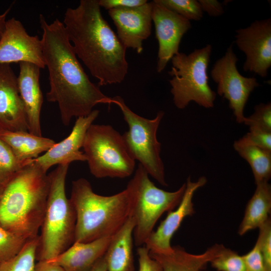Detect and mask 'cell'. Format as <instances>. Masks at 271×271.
I'll use <instances>...</instances> for the list:
<instances>
[{"mask_svg": "<svg viewBox=\"0 0 271 271\" xmlns=\"http://www.w3.org/2000/svg\"><path fill=\"white\" fill-rule=\"evenodd\" d=\"M207 179L204 176L200 177L196 182H192L190 177L187 178L185 192L177 208L168 212L166 217L146 241L145 246L149 252L167 253L172 250V238L184 218L195 213L192 201L193 196L197 190L205 185Z\"/></svg>", "mask_w": 271, "mask_h": 271, "instance_id": "obj_14", "label": "cell"}, {"mask_svg": "<svg viewBox=\"0 0 271 271\" xmlns=\"http://www.w3.org/2000/svg\"><path fill=\"white\" fill-rule=\"evenodd\" d=\"M211 51L212 46L207 45L189 54L179 52L171 59L169 83L177 108L184 109L192 101L205 108L214 106L216 93L208 84L207 73Z\"/></svg>", "mask_w": 271, "mask_h": 271, "instance_id": "obj_7", "label": "cell"}, {"mask_svg": "<svg viewBox=\"0 0 271 271\" xmlns=\"http://www.w3.org/2000/svg\"><path fill=\"white\" fill-rule=\"evenodd\" d=\"M186 183L177 190L169 192L157 187L140 164L127 185L130 195V214L134 222L133 242L138 247L145 243L158 219L165 212L178 206L186 189Z\"/></svg>", "mask_w": 271, "mask_h": 271, "instance_id": "obj_6", "label": "cell"}, {"mask_svg": "<svg viewBox=\"0 0 271 271\" xmlns=\"http://www.w3.org/2000/svg\"><path fill=\"white\" fill-rule=\"evenodd\" d=\"M246 271H265L259 241L257 240L254 247L242 255Z\"/></svg>", "mask_w": 271, "mask_h": 271, "instance_id": "obj_33", "label": "cell"}, {"mask_svg": "<svg viewBox=\"0 0 271 271\" xmlns=\"http://www.w3.org/2000/svg\"><path fill=\"white\" fill-rule=\"evenodd\" d=\"M19 65L18 86L25 110L28 131L41 137L40 112L43 98L39 83L41 68L26 62H20Z\"/></svg>", "mask_w": 271, "mask_h": 271, "instance_id": "obj_18", "label": "cell"}, {"mask_svg": "<svg viewBox=\"0 0 271 271\" xmlns=\"http://www.w3.org/2000/svg\"><path fill=\"white\" fill-rule=\"evenodd\" d=\"M42 51L49 72V102L58 104L61 118L68 125L72 118L86 116L98 104L109 105L110 97L92 83L79 62L63 22L49 24L40 15Z\"/></svg>", "mask_w": 271, "mask_h": 271, "instance_id": "obj_1", "label": "cell"}, {"mask_svg": "<svg viewBox=\"0 0 271 271\" xmlns=\"http://www.w3.org/2000/svg\"><path fill=\"white\" fill-rule=\"evenodd\" d=\"M233 148L249 164L255 184L268 182L271 177V151L257 147L243 145L235 141Z\"/></svg>", "mask_w": 271, "mask_h": 271, "instance_id": "obj_24", "label": "cell"}, {"mask_svg": "<svg viewBox=\"0 0 271 271\" xmlns=\"http://www.w3.org/2000/svg\"><path fill=\"white\" fill-rule=\"evenodd\" d=\"M210 263L217 271H246L242 256L225 247Z\"/></svg>", "mask_w": 271, "mask_h": 271, "instance_id": "obj_29", "label": "cell"}, {"mask_svg": "<svg viewBox=\"0 0 271 271\" xmlns=\"http://www.w3.org/2000/svg\"><path fill=\"white\" fill-rule=\"evenodd\" d=\"M152 17L159 44L157 71L161 73L172 57L179 52L181 39L191 24L190 21L155 0L153 1Z\"/></svg>", "mask_w": 271, "mask_h": 271, "instance_id": "obj_13", "label": "cell"}, {"mask_svg": "<svg viewBox=\"0 0 271 271\" xmlns=\"http://www.w3.org/2000/svg\"><path fill=\"white\" fill-rule=\"evenodd\" d=\"M24 166L9 146L0 139V183L5 186Z\"/></svg>", "mask_w": 271, "mask_h": 271, "instance_id": "obj_26", "label": "cell"}, {"mask_svg": "<svg viewBox=\"0 0 271 271\" xmlns=\"http://www.w3.org/2000/svg\"><path fill=\"white\" fill-rule=\"evenodd\" d=\"M134 222L130 217L112 236L104 256L107 271H134L133 231Z\"/></svg>", "mask_w": 271, "mask_h": 271, "instance_id": "obj_21", "label": "cell"}, {"mask_svg": "<svg viewBox=\"0 0 271 271\" xmlns=\"http://www.w3.org/2000/svg\"><path fill=\"white\" fill-rule=\"evenodd\" d=\"M39 242V235L28 240L17 255L0 263V271H34Z\"/></svg>", "mask_w": 271, "mask_h": 271, "instance_id": "obj_25", "label": "cell"}, {"mask_svg": "<svg viewBox=\"0 0 271 271\" xmlns=\"http://www.w3.org/2000/svg\"><path fill=\"white\" fill-rule=\"evenodd\" d=\"M63 23L76 55L99 86L123 81L126 48L102 17L98 0H81L75 8H68Z\"/></svg>", "mask_w": 271, "mask_h": 271, "instance_id": "obj_2", "label": "cell"}, {"mask_svg": "<svg viewBox=\"0 0 271 271\" xmlns=\"http://www.w3.org/2000/svg\"><path fill=\"white\" fill-rule=\"evenodd\" d=\"M34 271H65L60 266L48 261H39Z\"/></svg>", "mask_w": 271, "mask_h": 271, "instance_id": "obj_37", "label": "cell"}, {"mask_svg": "<svg viewBox=\"0 0 271 271\" xmlns=\"http://www.w3.org/2000/svg\"><path fill=\"white\" fill-rule=\"evenodd\" d=\"M202 271H208V270H205L203 269Z\"/></svg>", "mask_w": 271, "mask_h": 271, "instance_id": "obj_41", "label": "cell"}, {"mask_svg": "<svg viewBox=\"0 0 271 271\" xmlns=\"http://www.w3.org/2000/svg\"><path fill=\"white\" fill-rule=\"evenodd\" d=\"M112 236L87 242H74L65 251L49 259L65 271H89L106 252Z\"/></svg>", "mask_w": 271, "mask_h": 271, "instance_id": "obj_19", "label": "cell"}, {"mask_svg": "<svg viewBox=\"0 0 271 271\" xmlns=\"http://www.w3.org/2000/svg\"><path fill=\"white\" fill-rule=\"evenodd\" d=\"M70 200L76 222L74 242H87L114 235L130 217L128 188L110 196L95 193L84 178L72 182Z\"/></svg>", "mask_w": 271, "mask_h": 271, "instance_id": "obj_4", "label": "cell"}, {"mask_svg": "<svg viewBox=\"0 0 271 271\" xmlns=\"http://www.w3.org/2000/svg\"><path fill=\"white\" fill-rule=\"evenodd\" d=\"M99 113L98 110L93 109L88 115L78 117L68 137L56 143L43 155L31 161L46 173L53 165L70 164L74 161H86L85 156L80 149L83 146L87 129Z\"/></svg>", "mask_w": 271, "mask_h": 271, "instance_id": "obj_16", "label": "cell"}, {"mask_svg": "<svg viewBox=\"0 0 271 271\" xmlns=\"http://www.w3.org/2000/svg\"><path fill=\"white\" fill-rule=\"evenodd\" d=\"M69 165H58L49 174L50 187L36 254L38 261L56 257L74 242L76 215L65 192Z\"/></svg>", "mask_w": 271, "mask_h": 271, "instance_id": "obj_5", "label": "cell"}, {"mask_svg": "<svg viewBox=\"0 0 271 271\" xmlns=\"http://www.w3.org/2000/svg\"><path fill=\"white\" fill-rule=\"evenodd\" d=\"M235 43L246 56L243 70L266 76L271 66V19L255 21L236 30Z\"/></svg>", "mask_w": 271, "mask_h": 271, "instance_id": "obj_11", "label": "cell"}, {"mask_svg": "<svg viewBox=\"0 0 271 271\" xmlns=\"http://www.w3.org/2000/svg\"><path fill=\"white\" fill-rule=\"evenodd\" d=\"M243 123L249 129L271 132V103H260L254 107V113L245 118Z\"/></svg>", "mask_w": 271, "mask_h": 271, "instance_id": "obj_30", "label": "cell"}, {"mask_svg": "<svg viewBox=\"0 0 271 271\" xmlns=\"http://www.w3.org/2000/svg\"><path fill=\"white\" fill-rule=\"evenodd\" d=\"M236 141L243 145L255 146L271 151V132L249 129L248 132Z\"/></svg>", "mask_w": 271, "mask_h": 271, "instance_id": "obj_32", "label": "cell"}, {"mask_svg": "<svg viewBox=\"0 0 271 271\" xmlns=\"http://www.w3.org/2000/svg\"><path fill=\"white\" fill-rule=\"evenodd\" d=\"M23 62L46 67L41 40L29 35L22 23L12 18L6 21L0 39V64Z\"/></svg>", "mask_w": 271, "mask_h": 271, "instance_id": "obj_12", "label": "cell"}, {"mask_svg": "<svg viewBox=\"0 0 271 271\" xmlns=\"http://www.w3.org/2000/svg\"><path fill=\"white\" fill-rule=\"evenodd\" d=\"M100 8L106 10L114 9L129 8L140 6L146 4L147 0H98Z\"/></svg>", "mask_w": 271, "mask_h": 271, "instance_id": "obj_35", "label": "cell"}, {"mask_svg": "<svg viewBox=\"0 0 271 271\" xmlns=\"http://www.w3.org/2000/svg\"><path fill=\"white\" fill-rule=\"evenodd\" d=\"M0 139L11 148L17 159L25 166L26 161L48 151L55 144L52 139L33 135L29 131L0 129Z\"/></svg>", "mask_w": 271, "mask_h": 271, "instance_id": "obj_22", "label": "cell"}, {"mask_svg": "<svg viewBox=\"0 0 271 271\" xmlns=\"http://www.w3.org/2000/svg\"><path fill=\"white\" fill-rule=\"evenodd\" d=\"M4 186H3L1 183H0V201L2 198L3 190H4Z\"/></svg>", "mask_w": 271, "mask_h": 271, "instance_id": "obj_40", "label": "cell"}, {"mask_svg": "<svg viewBox=\"0 0 271 271\" xmlns=\"http://www.w3.org/2000/svg\"><path fill=\"white\" fill-rule=\"evenodd\" d=\"M257 238L263 260L265 271H271V221L270 218L259 228Z\"/></svg>", "mask_w": 271, "mask_h": 271, "instance_id": "obj_31", "label": "cell"}, {"mask_svg": "<svg viewBox=\"0 0 271 271\" xmlns=\"http://www.w3.org/2000/svg\"><path fill=\"white\" fill-rule=\"evenodd\" d=\"M10 10L11 8H9L7 10H6V11L4 13L0 14V39L5 30V25L7 21V16L10 11Z\"/></svg>", "mask_w": 271, "mask_h": 271, "instance_id": "obj_39", "label": "cell"}, {"mask_svg": "<svg viewBox=\"0 0 271 271\" xmlns=\"http://www.w3.org/2000/svg\"><path fill=\"white\" fill-rule=\"evenodd\" d=\"M0 129L28 131L17 77L8 64H0Z\"/></svg>", "mask_w": 271, "mask_h": 271, "instance_id": "obj_17", "label": "cell"}, {"mask_svg": "<svg viewBox=\"0 0 271 271\" xmlns=\"http://www.w3.org/2000/svg\"><path fill=\"white\" fill-rule=\"evenodd\" d=\"M224 246L216 244L201 254H192L183 248L173 246L167 253L149 252L150 256L160 264L162 271H202L206 265L217 255Z\"/></svg>", "mask_w": 271, "mask_h": 271, "instance_id": "obj_20", "label": "cell"}, {"mask_svg": "<svg viewBox=\"0 0 271 271\" xmlns=\"http://www.w3.org/2000/svg\"><path fill=\"white\" fill-rule=\"evenodd\" d=\"M28 241L6 230L0 225V263L14 257Z\"/></svg>", "mask_w": 271, "mask_h": 271, "instance_id": "obj_28", "label": "cell"}, {"mask_svg": "<svg viewBox=\"0 0 271 271\" xmlns=\"http://www.w3.org/2000/svg\"><path fill=\"white\" fill-rule=\"evenodd\" d=\"M82 148L91 174L97 178H124L135 170V159L122 135L109 125L92 124Z\"/></svg>", "mask_w": 271, "mask_h": 271, "instance_id": "obj_8", "label": "cell"}, {"mask_svg": "<svg viewBox=\"0 0 271 271\" xmlns=\"http://www.w3.org/2000/svg\"><path fill=\"white\" fill-rule=\"evenodd\" d=\"M198 2L203 11L211 17L222 15L224 10L221 3L216 0H199Z\"/></svg>", "mask_w": 271, "mask_h": 271, "instance_id": "obj_36", "label": "cell"}, {"mask_svg": "<svg viewBox=\"0 0 271 271\" xmlns=\"http://www.w3.org/2000/svg\"><path fill=\"white\" fill-rule=\"evenodd\" d=\"M31 160L4 186L0 201V225L28 240L38 236L50 187L49 175Z\"/></svg>", "mask_w": 271, "mask_h": 271, "instance_id": "obj_3", "label": "cell"}, {"mask_svg": "<svg viewBox=\"0 0 271 271\" xmlns=\"http://www.w3.org/2000/svg\"><path fill=\"white\" fill-rule=\"evenodd\" d=\"M153 2L139 7L114 9L108 11L122 45L138 54L143 50V42L150 36L152 29Z\"/></svg>", "mask_w": 271, "mask_h": 271, "instance_id": "obj_15", "label": "cell"}, {"mask_svg": "<svg viewBox=\"0 0 271 271\" xmlns=\"http://www.w3.org/2000/svg\"><path fill=\"white\" fill-rule=\"evenodd\" d=\"M168 9L190 21H198L203 17V12L198 1L155 0Z\"/></svg>", "mask_w": 271, "mask_h": 271, "instance_id": "obj_27", "label": "cell"}, {"mask_svg": "<svg viewBox=\"0 0 271 271\" xmlns=\"http://www.w3.org/2000/svg\"><path fill=\"white\" fill-rule=\"evenodd\" d=\"M237 61L230 45L225 55L215 62L211 76L217 84V94L228 100L236 122L241 123L245 118L243 110L248 97L259 84L255 78L244 77L239 72L236 67Z\"/></svg>", "mask_w": 271, "mask_h": 271, "instance_id": "obj_10", "label": "cell"}, {"mask_svg": "<svg viewBox=\"0 0 271 271\" xmlns=\"http://www.w3.org/2000/svg\"><path fill=\"white\" fill-rule=\"evenodd\" d=\"M138 256V271H162L159 263L152 258L149 251L145 246H141L137 249Z\"/></svg>", "mask_w": 271, "mask_h": 271, "instance_id": "obj_34", "label": "cell"}, {"mask_svg": "<svg viewBox=\"0 0 271 271\" xmlns=\"http://www.w3.org/2000/svg\"><path fill=\"white\" fill-rule=\"evenodd\" d=\"M116 105L120 109L128 130L122 135L135 160L149 175L159 183L167 186L164 163L161 158V143L157 132L164 112L159 111L153 119L142 117L132 111L120 96L109 98V105Z\"/></svg>", "mask_w": 271, "mask_h": 271, "instance_id": "obj_9", "label": "cell"}, {"mask_svg": "<svg viewBox=\"0 0 271 271\" xmlns=\"http://www.w3.org/2000/svg\"><path fill=\"white\" fill-rule=\"evenodd\" d=\"M89 271H107L104 256L99 258Z\"/></svg>", "mask_w": 271, "mask_h": 271, "instance_id": "obj_38", "label": "cell"}, {"mask_svg": "<svg viewBox=\"0 0 271 271\" xmlns=\"http://www.w3.org/2000/svg\"><path fill=\"white\" fill-rule=\"evenodd\" d=\"M254 193L248 201L238 233L243 235L248 231L259 228L269 219L271 210V187L268 182L256 184Z\"/></svg>", "mask_w": 271, "mask_h": 271, "instance_id": "obj_23", "label": "cell"}]
</instances>
